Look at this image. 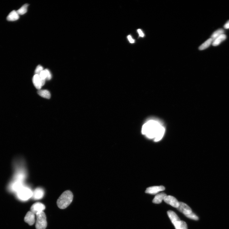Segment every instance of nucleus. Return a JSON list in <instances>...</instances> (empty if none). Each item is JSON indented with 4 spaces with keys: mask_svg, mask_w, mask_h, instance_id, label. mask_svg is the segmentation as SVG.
<instances>
[{
    "mask_svg": "<svg viewBox=\"0 0 229 229\" xmlns=\"http://www.w3.org/2000/svg\"><path fill=\"white\" fill-rule=\"evenodd\" d=\"M185 216L189 218L194 220H198L199 218L194 213L192 212L191 214L188 215H185Z\"/></svg>",
    "mask_w": 229,
    "mask_h": 229,
    "instance_id": "23",
    "label": "nucleus"
},
{
    "mask_svg": "<svg viewBox=\"0 0 229 229\" xmlns=\"http://www.w3.org/2000/svg\"><path fill=\"white\" fill-rule=\"evenodd\" d=\"M28 6V4H25L17 11V13L19 15H21L25 14L27 12Z\"/></svg>",
    "mask_w": 229,
    "mask_h": 229,
    "instance_id": "21",
    "label": "nucleus"
},
{
    "mask_svg": "<svg viewBox=\"0 0 229 229\" xmlns=\"http://www.w3.org/2000/svg\"><path fill=\"white\" fill-rule=\"evenodd\" d=\"M35 215L31 211L27 213L24 218V220L26 223L29 225L32 226L35 222Z\"/></svg>",
    "mask_w": 229,
    "mask_h": 229,
    "instance_id": "10",
    "label": "nucleus"
},
{
    "mask_svg": "<svg viewBox=\"0 0 229 229\" xmlns=\"http://www.w3.org/2000/svg\"><path fill=\"white\" fill-rule=\"evenodd\" d=\"M36 220L35 228L36 229H45L47 226L46 217L43 211L36 215Z\"/></svg>",
    "mask_w": 229,
    "mask_h": 229,
    "instance_id": "4",
    "label": "nucleus"
},
{
    "mask_svg": "<svg viewBox=\"0 0 229 229\" xmlns=\"http://www.w3.org/2000/svg\"><path fill=\"white\" fill-rule=\"evenodd\" d=\"M165 132V129L163 128L160 132L157 134V135L155 137V142L158 141L162 139L163 137Z\"/></svg>",
    "mask_w": 229,
    "mask_h": 229,
    "instance_id": "22",
    "label": "nucleus"
},
{
    "mask_svg": "<svg viewBox=\"0 0 229 229\" xmlns=\"http://www.w3.org/2000/svg\"><path fill=\"white\" fill-rule=\"evenodd\" d=\"M173 224L176 229H187V224L183 221H177Z\"/></svg>",
    "mask_w": 229,
    "mask_h": 229,
    "instance_id": "17",
    "label": "nucleus"
},
{
    "mask_svg": "<svg viewBox=\"0 0 229 229\" xmlns=\"http://www.w3.org/2000/svg\"><path fill=\"white\" fill-rule=\"evenodd\" d=\"M167 214L172 224L177 222V221L180 220L176 213L173 211H168L167 212Z\"/></svg>",
    "mask_w": 229,
    "mask_h": 229,
    "instance_id": "15",
    "label": "nucleus"
},
{
    "mask_svg": "<svg viewBox=\"0 0 229 229\" xmlns=\"http://www.w3.org/2000/svg\"><path fill=\"white\" fill-rule=\"evenodd\" d=\"M227 36L225 34H223L216 39L212 42V45L214 46H217L219 45L221 43L225 40Z\"/></svg>",
    "mask_w": 229,
    "mask_h": 229,
    "instance_id": "16",
    "label": "nucleus"
},
{
    "mask_svg": "<svg viewBox=\"0 0 229 229\" xmlns=\"http://www.w3.org/2000/svg\"><path fill=\"white\" fill-rule=\"evenodd\" d=\"M19 18V15L17 11H13L11 12L7 17L8 21H13L17 20Z\"/></svg>",
    "mask_w": 229,
    "mask_h": 229,
    "instance_id": "13",
    "label": "nucleus"
},
{
    "mask_svg": "<svg viewBox=\"0 0 229 229\" xmlns=\"http://www.w3.org/2000/svg\"><path fill=\"white\" fill-rule=\"evenodd\" d=\"M138 33H139L140 36L141 37H144V35L142 31L140 29H139L137 30Z\"/></svg>",
    "mask_w": 229,
    "mask_h": 229,
    "instance_id": "26",
    "label": "nucleus"
},
{
    "mask_svg": "<svg viewBox=\"0 0 229 229\" xmlns=\"http://www.w3.org/2000/svg\"><path fill=\"white\" fill-rule=\"evenodd\" d=\"M73 199V195L72 192L69 190L65 191L58 199L57 206L60 209H65L72 203Z\"/></svg>",
    "mask_w": 229,
    "mask_h": 229,
    "instance_id": "3",
    "label": "nucleus"
},
{
    "mask_svg": "<svg viewBox=\"0 0 229 229\" xmlns=\"http://www.w3.org/2000/svg\"><path fill=\"white\" fill-rule=\"evenodd\" d=\"M128 38L129 41L131 43H134V42H134V39L132 38L131 36H130V35H129V36H128Z\"/></svg>",
    "mask_w": 229,
    "mask_h": 229,
    "instance_id": "28",
    "label": "nucleus"
},
{
    "mask_svg": "<svg viewBox=\"0 0 229 229\" xmlns=\"http://www.w3.org/2000/svg\"><path fill=\"white\" fill-rule=\"evenodd\" d=\"M18 160H15L13 163L14 172L8 186L9 190L16 193L24 185L26 177L25 170L21 166Z\"/></svg>",
    "mask_w": 229,
    "mask_h": 229,
    "instance_id": "1",
    "label": "nucleus"
},
{
    "mask_svg": "<svg viewBox=\"0 0 229 229\" xmlns=\"http://www.w3.org/2000/svg\"><path fill=\"white\" fill-rule=\"evenodd\" d=\"M224 31L223 29H219L217 30L211 36V39L213 42L217 38L220 36V35L224 34Z\"/></svg>",
    "mask_w": 229,
    "mask_h": 229,
    "instance_id": "19",
    "label": "nucleus"
},
{
    "mask_svg": "<svg viewBox=\"0 0 229 229\" xmlns=\"http://www.w3.org/2000/svg\"><path fill=\"white\" fill-rule=\"evenodd\" d=\"M44 194L43 189L40 188L35 189L33 192L32 198L34 200H39L42 198Z\"/></svg>",
    "mask_w": 229,
    "mask_h": 229,
    "instance_id": "11",
    "label": "nucleus"
},
{
    "mask_svg": "<svg viewBox=\"0 0 229 229\" xmlns=\"http://www.w3.org/2000/svg\"><path fill=\"white\" fill-rule=\"evenodd\" d=\"M45 205L40 203L34 204L31 208V211L36 215L38 213L43 211L45 209Z\"/></svg>",
    "mask_w": 229,
    "mask_h": 229,
    "instance_id": "6",
    "label": "nucleus"
},
{
    "mask_svg": "<svg viewBox=\"0 0 229 229\" xmlns=\"http://www.w3.org/2000/svg\"><path fill=\"white\" fill-rule=\"evenodd\" d=\"M213 41L210 38L208 39L206 42H204L201 45L199 48V49L200 50H203L207 49L210 46L212 43Z\"/></svg>",
    "mask_w": 229,
    "mask_h": 229,
    "instance_id": "20",
    "label": "nucleus"
},
{
    "mask_svg": "<svg viewBox=\"0 0 229 229\" xmlns=\"http://www.w3.org/2000/svg\"><path fill=\"white\" fill-rule=\"evenodd\" d=\"M39 95L41 97L49 99L51 97V94L48 90H39L37 92Z\"/></svg>",
    "mask_w": 229,
    "mask_h": 229,
    "instance_id": "18",
    "label": "nucleus"
},
{
    "mask_svg": "<svg viewBox=\"0 0 229 229\" xmlns=\"http://www.w3.org/2000/svg\"><path fill=\"white\" fill-rule=\"evenodd\" d=\"M164 127L157 120H151L143 125L142 133L149 138L156 137Z\"/></svg>",
    "mask_w": 229,
    "mask_h": 229,
    "instance_id": "2",
    "label": "nucleus"
},
{
    "mask_svg": "<svg viewBox=\"0 0 229 229\" xmlns=\"http://www.w3.org/2000/svg\"><path fill=\"white\" fill-rule=\"evenodd\" d=\"M224 28L225 29H229V21H228L224 26Z\"/></svg>",
    "mask_w": 229,
    "mask_h": 229,
    "instance_id": "27",
    "label": "nucleus"
},
{
    "mask_svg": "<svg viewBox=\"0 0 229 229\" xmlns=\"http://www.w3.org/2000/svg\"><path fill=\"white\" fill-rule=\"evenodd\" d=\"M165 202L172 207L177 208L179 206L178 201L175 197L170 195L166 196L164 199Z\"/></svg>",
    "mask_w": 229,
    "mask_h": 229,
    "instance_id": "7",
    "label": "nucleus"
},
{
    "mask_svg": "<svg viewBox=\"0 0 229 229\" xmlns=\"http://www.w3.org/2000/svg\"><path fill=\"white\" fill-rule=\"evenodd\" d=\"M165 189V187L162 185L153 186L147 188L146 189L145 193L155 195L160 192L164 190Z\"/></svg>",
    "mask_w": 229,
    "mask_h": 229,
    "instance_id": "9",
    "label": "nucleus"
},
{
    "mask_svg": "<svg viewBox=\"0 0 229 229\" xmlns=\"http://www.w3.org/2000/svg\"><path fill=\"white\" fill-rule=\"evenodd\" d=\"M177 209L185 215L190 214L192 212L190 208L186 204L182 202L179 203V206Z\"/></svg>",
    "mask_w": 229,
    "mask_h": 229,
    "instance_id": "8",
    "label": "nucleus"
},
{
    "mask_svg": "<svg viewBox=\"0 0 229 229\" xmlns=\"http://www.w3.org/2000/svg\"><path fill=\"white\" fill-rule=\"evenodd\" d=\"M33 84L37 89L40 90L42 86L41 79L39 75L35 74L33 78Z\"/></svg>",
    "mask_w": 229,
    "mask_h": 229,
    "instance_id": "12",
    "label": "nucleus"
},
{
    "mask_svg": "<svg viewBox=\"0 0 229 229\" xmlns=\"http://www.w3.org/2000/svg\"><path fill=\"white\" fill-rule=\"evenodd\" d=\"M45 70L46 71L47 76L46 80H50L51 79V78H52V75H51V74L49 69H46Z\"/></svg>",
    "mask_w": 229,
    "mask_h": 229,
    "instance_id": "25",
    "label": "nucleus"
},
{
    "mask_svg": "<svg viewBox=\"0 0 229 229\" xmlns=\"http://www.w3.org/2000/svg\"><path fill=\"white\" fill-rule=\"evenodd\" d=\"M43 70V67L42 66L39 65L37 66L36 69H35V74L39 75Z\"/></svg>",
    "mask_w": 229,
    "mask_h": 229,
    "instance_id": "24",
    "label": "nucleus"
},
{
    "mask_svg": "<svg viewBox=\"0 0 229 229\" xmlns=\"http://www.w3.org/2000/svg\"><path fill=\"white\" fill-rule=\"evenodd\" d=\"M167 196L165 193H162L157 195L153 199L152 202L155 204L160 203L165 197Z\"/></svg>",
    "mask_w": 229,
    "mask_h": 229,
    "instance_id": "14",
    "label": "nucleus"
},
{
    "mask_svg": "<svg viewBox=\"0 0 229 229\" xmlns=\"http://www.w3.org/2000/svg\"><path fill=\"white\" fill-rule=\"evenodd\" d=\"M18 198L22 200H26L32 197L33 192L31 189L24 186L16 193Z\"/></svg>",
    "mask_w": 229,
    "mask_h": 229,
    "instance_id": "5",
    "label": "nucleus"
}]
</instances>
